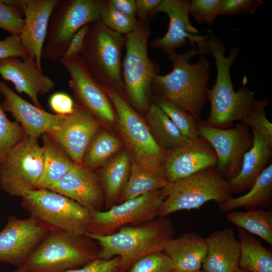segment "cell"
Returning <instances> with one entry per match:
<instances>
[{"label": "cell", "instance_id": "obj_13", "mask_svg": "<svg viewBox=\"0 0 272 272\" xmlns=\"http://www.w3.org/2000/svg\"><path fill=\"white\" fill-rule=\"evenodd\" d=\"M198 130L199 137L207 141L216 153L219 174L228 181L235 177L240 171L244 154L253 144V135L248 126L240 123L223 129L206 122L198 123Z\"/></svg>", "mask_w": 272, "mask_h": 272}, {"label": "cell", "instance_id": "obj_3", "mask_svg": "<svg viewBox=\"0 0 272 272\" xmlns=\"http://www.w3.org/2000/svg\"><path fill=\"white\" fill-rule=\"evenodd\" d=\"M198 53L194 48L183 54H169L172 70L166 75H157L152 84L158 96L179 106L195 119L205 103L210 71V63L203 56L196 63H190Z\"/></svg>", "mask_w": 272, "mask_h": 272}, {"label": "cell", "instance_id": "obj_36", "mask_svg": "<svg viewBox=\"0 0 272 272\" xmlns=\"http://www.w3.org/2000/svg\"><path fill=\"white\" fill-rule=\"evenodd\" d=\"M25 137L22 126L7 118L0 103V163L8 152Z\"/></svg>", "mask_w": 272, "mask_h": 272}, {"label": "cell", "instance_id": "obj_49", "mask_svg": "<svg viewBox=\"0 0 272 272\" xmlns=\"http://www.w3.org/2000/svg\"><path fill=\"white\" fill-rule=\"evenodd\" d=\"M170 272H206L203 269H199L197 270H177L172 269Z\"/></svg>", "mask_w": 272, "mask_h": 272}, {"label": "cell", "instance_id": "obj_24", "mask_svg": "<svg viewBox=\"0 0 272 272\" xmlns=\"http://www.w3.org/2000/svg\"><path fill=\"white\" fill-rule=\"evenodd\" d=\"M253 144L244 155L239 173L228 180L232 194L249 189L270 164L272 141L252 129Z\"/></svg>", "mask_w": 272, "mask_h": 272}, {"label": "cell", "instance_id": "obj_22", "mask_svg": "<svg viewBox=\"0 0 272 272\" xmlns=\"http://www.w3.org/2000/svg\"><path fill=\"white\" fill-rule=\"evenodd\" d=\"M59 0H26L24 26L19 36L22 44L42 71V52L51 14Z\"/></svg>", "mask_w": 272, "mask_h": 272}, {"label": "cell", "instance_id": "obj_40", "mask_svg": "<svg viewBox=\"0 0 272 272\" xmlns=\"http://www.w3.org/2000/svg\"><path fill=\"white\" fill-rule=\"evenodd\" d=\"M23 15L0 0V29L11 35L19 36L24 26Z\"/></svg>", "mask_w": 272, "mask_h": 272}, {"label": "cell", "instance_id": "obj_8", "mask_svg": "<svg viewBox=\"0 0 272 272\" xmlns=\"http://www.w3.org/2000/svg\"><path fill=\"white\" fill-rule=\"evenodd\" d=\"M30 216L50 230L83 235L89 229L91 212L74 200L48 189H36L22 197Z\"/></svg>", "mask_w": 272, "mask_h": 272}, {"label": "cell", "instance_id": "obj_15", "mask_svg": "<svg viewBox=\"0 0 272 272\" xmlns=\"http://www.w3.org/2000/svg\"><path fill=\"white\" fill-rule=\"evenodd\" d=\"M59 61L69 73V85L77 101L75 106L98 120L114 122L115 113L110 100L91 75L80 56L71 59L61 58Z\"/></svg>", "mask_w": 272, "mask_h": 272}, {"label": "cell", "instance_id": "obj_20", "mask_svg": "<svg viewBox=\"0 0 272 272\" xmlns=\"http://www.w3.org/2000/svg\"><path fill=\"white\" fill-rule=\"evenodd\" d=\"M0 93L4 97L1 103L3 110L12 114L27 136L38 139L43 134L49 133L58 125L63 115L50 113L29 103L1 81Z\"/></svg>", "mask_w": 272, "mask_h": 272}, {"label": "cell", "instance_id": "obj_38", "mask_svg": "<svg viewBox=\"0 0 272 272\" xmlns=\"http://www.w3.org/2000/svg\"><path fill=\"white\" fill-rule=\"evenodd\" d=\"M128 269V272H170L173 265L164 252H158L140 259Z\"/></svg>", "mask_w": 272, "mask_h": 272}, {"label": "cell", "instance_id": "obj_35", "mask_svg": "<svg viewBox=\"0 0 272 272\" xmlns=\"http://www.w3.org/2000/svg\"><path fill=\"white\" fill-rule=\"evenodd\" d=\"M100 20L113 31L125 35L135 27L138 19L130 17L116 9L109 0H100Z\"/></svg>", "mask_w": 272, "mask_h": 272}, {"label": "cell", "instance_id": "obj_50", "mask_svg": "<svg viewBox=\"0 0 272 272\" xmlns=\"http://www.w3.org/2000/svg\"><path fill=\"white\" fill-rule=\"evenodd\" d=\"M235 272H250V271L245 268L239 267L238 269Z\"/></svg>", "mask_w": 272, "mask_h": 272}, {"label": "cell", "instance_id": "obj_29", "mask_svg": "<svg viewBox=\"0 0 272 272\" xmlns=\"http://www.w3.org/2000/svg\"><path fill=\"white\" fill-rule=\"evenodd\" d=\"M271 201L272 164L270 163L248 192L240 196L231 197L219 205V209L221 212H228L241 207L253 210L270 205Z\"/></svg>", "mask_w": 272, "mask_h": 272}, {"label": "cell", "instance_id": "obj_4", "mask_svg": "<svg viewBox=\"0 0 272 272\" xmlns=\"http://www.w3.org/2000/svg\"><path fill=\"white\" fill-rule=\"evenodd\" d=\"M99 247L86 235L50 230L24 263L25 272H61L82 267L98 258Z\"/></svg>", "mask_w": 272, "mask_h": 272}, {"label": "cell", "instance_id": "obj_6", "mask_svg": "<svg viewBox=\"0 0 272 272\" xmlns=\"http://www.w3.org/2000/svg\"><path fill=\"white\" fill-rule=\"evenodd\" d=\"M125 37L101 20L89 25L80 55L93 79L102 87L123 89L122 50Z\"/></svg>", "mask_w": 272, "mask_h": 272}, {"label": "cell", "instance_id": "obj_44", "mask_svg": "<svg viewBox=\"0 0 272 272\" xmlns=\"http://www.w3.org/2000/svg\"><path fill=\"white\" fill-rule=\"evenodd\" d=\"M48 104L56 114L69 115L75 109L73 100L68 94L63 92L53 93L49 99Z\"/></svg>", "mask_w": 272, "mask_h": 272}, {"label": "cell", "instance_id": "obj_2", "mask_svg": "<svg viewBox=\"0 0 272 272\" xmlns=\"http://www.w3.org/2000/svg\"><path fill=\"white\" fill-rule=\"evenodd\" d=\"M208 42L210 53L215 60L217 73L214 86L207 93L211 109L206 122L213 127L225 129L234 121H242L245 118L255 101V93L247 87L246 79L243 80L239 90L234 89L230 68L240 49L233 48L226 56L224 44L214 34L208 36Z\"/></svg>", "mask_w": 272, "mask_h": 272}, {"label": "cell", "instance_id": "obj_5", "mask_svg": "<svg viewBox=\"0 0 272 272\" xmlns=\"http://www.w3.org/2000/svg\"><path fill=\"white\" fill-rule=\"evenodd\" d=\"M150 34L147 18L138 19L134 29L125 35L126 52L122 61L123 89L129 103L140 112H147L152 82L159 75L157 66L148 56Z\"/></svg>", "mask_w": 272, "mask_h": 272}, {"label": "cell", "instance_id": "obj_32", "mask_svg": "<svg viewBox=\"0 0 272 272\" xmlns=\"http://www.w3.org/2000/svg\"><path fill=\"white\" fill-rule=\"evenodd\" d=\"M227 220L272 245V212L262 209L228 212Z\"/></svg>", "mask_w": 272, "mask_h": 272}, {"label": "cell", "instance_id": "obj_14", "mask_svg": "<svg viewBox=\"0 0 272 272\" xmlns=\"http://www.w3.org/2000/svg\"><path fill=\"white\" fill-rule=\"evenodd\" d=\"M159 12L168 16L169 27L162 37L151 42V47L161 49L169 55L175 52L176 49L185 46L188 41L197 45L199 54L210 53L208 36L198 34L199 31L189 20V1L162 0L152 16Z\"/></svg>", "mask_w": 272, "mask_h": 272}, {"label": "cell", "instance_id": "obj_16", "mask_svg": "<svg viewBox=\"0 0 272 272\" xmlns=\"http://www.w3.org/2000/svg\"><path fill=\"white\" fill-rule=\"evenodd\" d=\"M50 230L31 216H10L0 231V262L21 266Z\"/></svg>", "mask_w": 272, "mask_h": 272}, {"label": "cell", "instance_id": "obj_28", "mask_svg": "<svg viewBox=\"0 0 272 272\" xmlns=\"http://www.w3.org/2000/svg\"><path fill=\"white\" fill-rule=\"evenodd\" d=\"M146 119L152 134L158 145L166 152L184 145L189 140L155 103H151Z\"/></svg>", "mask_w": 272, "mask_h": 272}, {"label": "cell", "instance_id": "obj_19", "mask_svg": "<svg viewBox=\"0 0 272 272\" xmlns=\"http://www.w3.org/2000/svg\"><path fill=\"white\" fill-rule=\"evenodd\" d=\"M20 58L11 57L0 59V76L12 83L18 93H25L35 106L43 108L38 96L50 92L55 87V83L39 69L33 57Z\"/></svg>", "mask_w": 272, "mask_h": 272}, {"label": "cell", "instance_id": "obj_7", "mask_svg": "<svg viewBox=\"0 0 272 272\" xmlns=\"http://www.w3.org/2000/svg\"><path fill=\"white\" fill-rule=\"evenodd\" d=\"M163 189L166 197L158 214L160 218L180 211L198 209L211 200L219 206L232 197L228 181L215 167L168 182Z\"/></svg>", "mask_w": 272, "mask_h": 272}, {"label": "cell", "instance_id": "obj_23", "mask_svg": "<svg viewBox=\"0 0 272 272\" xmlns=\"http://www.w3.org/2000/svg\"><path fill=\"white\" fill-rule=\"evenodd\" d=\"M207 255L202 268L206 272H235L239 267L240 244L231 227L216 230L206 238Z\"/></svg>", "mask_w": 272, "mask_h": 272}, {"label": "cell", "instance_id": "obj_26", "mask_svg": "<svg viewBox=\"0 0 272 272\" xmlns=\"http://www.w3.org/2000/svg\"><path fill=\"white\" fill-rule=\"evenodd\" d=\"M41 137L43 167L37 189H47L60 180L76 164L51 137L46 133Z\"/></svg>", "mask_w": 272, "mask_h": 272}, {"label": "cell", "instance_id": "obj_39", "mask_svg": "<svg viewBox=\"0 0 272 272\" xmlns=\"http://www.w3.org/2000/svg\"><path fill=\"white\" fill-rule=\"evenodd\" d=\"M221 0L189 1V14L200 24L211 25L220 15Z\"/></svg>", "mask_w": 272, "mask_h": 272}, {"label": "cell", "instance_id": "obj_21", "mask_svg": "<svg viewBox=\"0 0 272 272\" xmlns=\"http://www.w3.org/2000/svg\"><path fill=\"white\" fill-rule=\"evenodd\" d=\"M74 200L89 211L102 210L105 205L103 189L92 170L75 165L48 188Z\"/></svg>", "mask_w": 272, "mask_h": 272}, {"label": "cell", "instance_id": "obj_30", "mask_svg": "<svg viewBox=\"0 0 272 272\" xmlns=\"http://www.w3.org/2000/svg\"><path fill=\"white\" fill-rule=\"evenodd\" d=\"M240 244L239 267L250 272H272V253L255 237L238 228Z\"/></svg>", "mask_w": 272, "mask_h": 272}, {"label": "cell", "instance_id": "obj_10", "mask_svg": "<svg viewBox=\"0 0 272 272\" xmlns=\"http://www.w3.org/2000/svg\"><path fill=\"white\" fill-rule=\"evenodd\" d=\"M99 20L100 0L59 1L50 19L42 59L59 60L74 34Z\"/></svg>", "mask_w": 272, "mask_h": 272}, {"label": "cell", "instance_id": "obj_45", "mask_svg": "<svg viewBox=\"0 0 272 272\" xmlns=\"http://www.w3.org/2000/svg\"><path fill=\"white\" fill-rule=\"evenodd\" d=\"M89 29V25L84 26L74 34L61 58L71 59L80 55Z\"/></svg>", "mask_w": 272, "mask_h": 272}, {"label": "cell", "instance_id": "obj_48", "mask_svg": "<svg viewBox=\"0 0 272 272\" xmlns=\"http://www.w3.org/2000/svg\"><path fill=\"white\" fill-rule=\"evenodd\" d=\"M8 5L11 6L23 15L26 0H4ZM24 16V15H23Z\"/></svg>", "mask_w": 272, "mask_h": 272}, {"label": "cell", "instance_id": "obj_25", "mask_svg": "<svg viewBox=\"0 0 272 272\" xmlns=\"http://www.w3.org/2000/svg\"><path fill=\"white\" fill-rule=\"evenodd\" d=\"M207 251L206 238L190 232L170 239L164 252L170 258L173 269L197 270L202 268Z\"/></svg>", "mask_w": 272, "mask_h": 272}, {"label": "cell", "instance_id": "obj_43", "mask_svg": "<svg viewBox=\"0 0 272 272\" xmlns=\"http://www.w3.org/2000/svg\"><path fill=\"white\" fill-rule=\"evenodd\" d=\"M29 56V52L22 44L18 36L11 35L0 40V59L11 57L24 59Z\"/></svg>", "mask_w": 272, "mask_h": 272}, {"label": "cell", "instance_id": "obj_31", "mask_svg": "<svg viewBox=\"0 0 272 272\" xmlns=\"http://www.w3.org/2000/svg\"><path fill=\"white\" fill-rule=\"evenodd\" d=\"M168 183L161 175L134 161L131 165L129 176L119 203L162 189Z\"/></svg>", "mask_w": 272, "mask_h": 272}, {"label": "cell", "instance_id": "obj_18", "mask_svg": "<svg viewBox=\"0 0 272 272\" xmlns=\"http://www.w3.org/2000/svg\"><path fill=\"white\" fill-rule=\"evenodd\" d=\"M99 123L92 114L75 106L72 113L63 115L58 125L46 134L61 147L76 165L82 166L85 152L99 130Z\"/></svg>", "mask_w": 272, "mask_h": 272}, {"label": "cell", "instance_id": "obj_9", "mask_svg": "<svg viewBox=\"0 0 272 272\" xmlns=\"http://www.w3.org/2000/svg\"><path fill=\"white\" fill-rule=\"evenodd\" d=\"M101 87L116 111L119 129L130 147L135 161L165 178L161 167L166 152L156 143L147 123L119 91Z\"/></svg>", "mask_w": 272, "mask_h": 272}, {"label": "cell", "instance_id": "obj_11", "mask_svg": "<svg viewBox=\"0 0 272 272\" xmlns=\"http://www.w3.org/2000/svg\"><path fill=\"white\" fill-rule=\"evenodd\" d=\"M43 167V149L38 139L26 135L0 163L2 189L22 197L37 189Z\"/></svg>", "mask_w": 272, "mask_h": 272}, {"label": "cell", "instance_id": "obj_17", "mask_svg": "<svg viewBox=\"0 0 272 272\" xmlns=\"http://www.w3.org/2000/svg\"><path fill=\"white\" fill-rule=\"evenodd\" d=\"M217 163V155L212 146L199 137L166 152L161 169L167 181L173 182L215 167Z\"/></svg>", "mask_w": 272, "mask_h": 272}, {"label": "cell", "instance_id": "obj_27", "mask_svg": "<svg viewBox=\"0 0 272 272\" xmlns=\"http://www.w3.org/2000/svg\"><path fill=\"white\" fill-rule=\"evenodd\" d=\"M129 154L123 151L110 161L103 169L101 184L105 198V210L117 204L127 182L130 170Z\"/></svg>", "mask_w": 272, "mask_h": 272}, {"label": "cell", "instance_id": "obj_1", "mask_svg": "<svg viewBox=\"0 0 272 272\" xmlns=\"http://www.w3.org/2000/svg\"><path fill=\"white\" fill-rule=\"evenodd\" d=\"M174 234L172 222L165 217L140 224L124 226L110 234L87 233L85 235L97 243L98 258L109 259L119 257L121 272H125L143 257L164 252Z\"/></svg>", "mask_w": 272, "mask_h": 272}, {"label": "cell", "instance_id": "obj_33", "mask_svg": "<svg viewBox=\"0 0 272 272\" xmlns=\"http://www.w3.org/2000/svg\"><path fill=\"white\" fill-rule=\"evenodd\" d=\"M120 145L119 140L114 135L98 130L87 147L82 166L91 170L98 168L118 150Z\"/></svg>", "mask_w": 272, "mask_h": 272}, {"label": "cell", "instance_id": "obj_41", "mask_svg": "<svg viewBox=\"0 0 272 272\" xmlns=\"http://www.w3.org/2000/svg\"><path fill=\"white\" fill-rule=\"evenodd\" d=\"M263 3L261 0H221L220 15H251Z\"/></svg>", "mask_w": 272, "mask_h": 272}, {"label": "cell", "instance_id": "obj_47", "mask_svg": "<svg viewBox=\"0 0 272 272\" xmlns=\"http://www.w3.org/2000/svg\"><path fill=\"white\" fill-rule=\"evenodd\" d=\"M112 5L123 14L136 18L137 6L135 0H109Z\"/></svg>", "mask_w": 272, "mask_h": 272}, {"label": "cell", "instance_id": "obj_12", "mask_svg": "<svg viewBox=\"0 0 272 272\" xmlns=\"http://www.w3.org/2000/svg\"><path fill=\"white\" fill-rule=\"evenodd\" d=\"M165 197L162 188L117 203L107 210L91 212L87 233L107 235L124 226L151 221L158 216Z\"/></svg>", "mask_w": 272, "mask_h": 272}, {"label": "cell", "instance_id": "obj_46", "mask_svg": "<svg viewBox=\"0 0 272 272\" xmlns=\"http://www.w3.org/2000/svg\"><path fill=\"white\" fill-rule=\"evenodd\" d=\"M137 16L143 20L152 16L153 11L161 3L162 0H136Z\"/></svg>", "mask_w": 272, "mask_h": 272}, {"label": "cell", "instance_id": "obj_42", "mask_svg": "<svg viewBox=\"0 0 272 272\" xmlns=\"http://www.w3.org/2000/svg\"><path fill=\"white\" fill-rule=\"evenodd\" d=\"M12 272H25L18 268ZM61 272H121L120 258L116 256L109 259L97 258L85 265Z\"/></svg>", "mask_w": 272, "mask_h": 272}, {"label": "cell", "instance_id": "obj_34", "mask_svg": "<svg viewBox=\"0 0 272 272\" xmlns=\"http://www.w3.org/2000/svg\"><path fill=\"white\" fill-rule=\"evenodd\" d=\"M154 102L170 118L181 133L188 140L199 137L198 125L194 117L189 113L170 101L155 96Z\"/></svg>", "mask_w": 272, "mask_h": 272}, {"label": "cell", "instance_id": "obj_37", "mask_svg": "<svg viewBox=\"0 0 272 272\" xmlns=\"http://www.w3.org/2000/svg\"><path fill=\"white\" fill-rule=\"evenodd\" d=\"M269 103L267 97L255 100L249 114L242 122L272 141V124L267 118L265 111V108Z\"/></svg>", "mask_w": 272, "mask_h": 272}]
</instances>
